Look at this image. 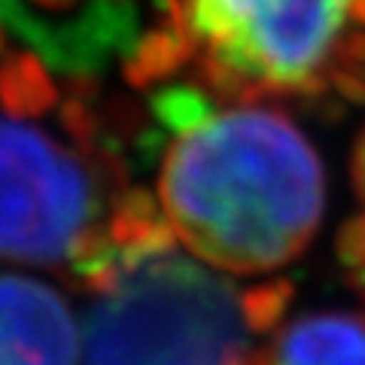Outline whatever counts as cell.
I'll use <instances>...</instances> for the list:
<instances>
[{"mask_svg": "<svg viewBox=\"0 0 365 365\" xmlns=\"http://www.w3.org/2000/svg\"><path fill=\"white\" fill-rule=\"evenodd\" d=\"M146 143L158 146V207L177 244L232 277L295 262L326 216V165L289 113L237 104L174 79L155 86Z\"/></svg>", "mask_w": 365, "mask_h": 365, "instance_id": "cell-1", "label": "cell"}, {"mask_svg": "<svg viewBox=\"0 0 365 365\" xmlns=\"http://www.w3.org/2000/svg\"><path fill=\"white\" fill-rule=\"evenodd\" d=\"M122 122L98 79L61 76L28 49L0 58V262L88 287L140 189Z\"/></svg>", "mask_w": 365, "mask_h": 365, "instance_id": "cell-2", "label": "cell"}, {"mask_svg": "<svg viewBox=\"0 0 365 365\" xmlns=\"http://www.w3.org/2000/svg\"><path fill=\"white\" fill-rule=\"evenodd\" d=\"M122 76L237 104H365V0H155Z\"/></svg>", "mask_w": 365, "mask_h": 365, "instance_id": "cell-3", "label": "cell"}, {"mask_svg": "<svg viewBox=\"0 0 365 365\" xmlns=\"http://www.w3.org/2000/svg\"><path fill=\"white\" fill-rule=\"evenodd\" d=\"M289 280L241 283L165 237L91 289L79 365H262Z\"/></svg>", "mask_w": 365, "mask_h": 365, "instance_id": "cell-4", "label": "cell"}, {"mask_svg": "<svg viewBox=\"0 0 365 365\" xmlns=\"http://www.w3.org/2000/svg\"><path fill=\"white\" fill-rule=\"evenodd\" d=\"M143 31L140 0H0V43L61 76L98 79L110 61L122 67Z\"/></svg>", "mask_w": 365, "mask_h": 365, "instance_id": "cell-5", "label": "cell"}, {"mask_svg": "<svg viewBox=\"0 0 365 365\" xmlns=\"http://www.w3.org/2000/svg\"><path fill=\"white\" fill-rule=\"evenodd\" d=\"M83 323L55 283L0 271V365H79Z\"/></svg>", "mask_w": 365, "mask_h": 365, "instance_id": "cell-6", "label": "cell"}, {"mask_svg": "<svg viewBox=\"0 0 365 365\" xmlns=\"http://www.w3.org/2000/svg\"><path fill=\"white\" fill-rule=\"evenodd\" d=\"M262 365H365V311H307L274 329Z\"/></svg>", "mask_w": 365, "mask_h": 365, "instance_id": "cell-7", "label": "cell"}, {"mask_svg": "<svg viewBox=\"0 0 365 365\" xmlns=\"http://www.w3.org/2000/svg\"><path fill=\"white\" fill-rule=\"evenodd\" d=\"M338 259L344 265L350 287L365 302V216H353L338 232Z\"/></svg>", "mask_w": 365, "mask_h": 365, "instance_id": "cell-8", "label": "cell"}, {"mask_svg": "<svg viewBox=\"0 0 365 365\" xmlns=\"http://www.w3.org/2000/svg\"><path fill=\"white\" fill-rule=\"evenodd\" d=\"M350 180H353V192L359 198V207L365 216V128L356 137V146H353V155H350Z\"/></svg>", "mask_w": 365, "mask_h": 365, "instance_id": "cell-9", "label": "cell"}]
</instances>
